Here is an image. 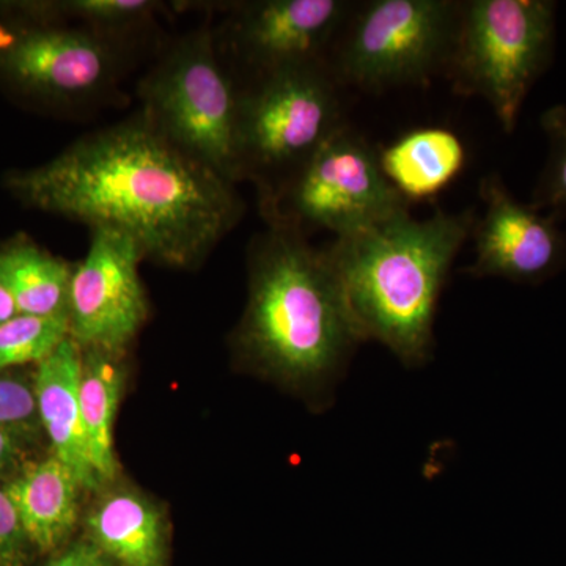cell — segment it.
I'll return each instance as SVG.
<instances>
[{
	"mask_svg": "<svg viewBox=\"0 0 566 566\" xmlns=\"http://www.w3.org/2000/svg\"><path fill=\"white\" fill-rule=\"evenodd\" d=\"M24 203L132 238L144 260L191 271L245 212L237 186L166 139L140 111L6 180Z\"/></svg>",
	"mask_w": 566,
	"mask_h": 566,
	"instance_id": "cell-1",
	"label": "cell"
},
{
	"mask_svg": "<svg viewBox=\"0 0 566 566\" xmlns=\"http://www.w3.org/2000/svg\"><path fill=\"white\" fill-rule=\"evenodd\" d=\"M249 294L234 348L279 385L329 400L364 344L324 249L268 227L249 244Z\"/></svg>",
	"mask_w": 566,
	"mask_h": 566,
	"instance_id": "cell-2",
	"label": "cell"
},
{
	"mask_svg": "<svg viewBox=\"0 0 566 566\" xmlns=\"http://www.w3.org/2000/svg\"><path fill=\"white\" fill-rule=\"evenodd\" d=\"M475 211L409 210L324 248L363 342H378L405 367L433 359L434 322L452 264Z\"/></svg>",
	"mask_w": 566,
	"mask_h": 566,
	"instance_id": "cell-3",
	"label": "cell"
},
{
	"mask_svg": "<svg viewBox=\"0 0 566 566\" xmlns=\"http://www.w3.org/2000/svg\"><path fill=\"white\" fill-rule=\"evenodd\" d=\"M139 111L186 155L238 186L240 85L223 65L210 22L172 41L136 88Z\"/></svg>",
	"mask_w": 566,
	"mask_h": 566,
	"instance_id": "cell-4",
	"label": "cell"
},
{
	"mask_svg": "<svg viewBox=\"0 0 566 566\" xmlns=\"http://www.w3.org/2000/svg\"><path fill=\"white\" fill-rule=\"evenodd\" d=\"M556 11L551 0L460 2L444 74L460 95L485 99L506 134L554 61Z\"/></svg>",
	"mask_w": 566,
	"mask_h": 566,
	"instance_id": "cell-5",
	"label": "cell"
},
{
	"mask_svg": "<svg viewBox=\"0 0 566 566\" xmlns=\"http://www.w3.org/2000/svg\"><path fill=\"white\" fill-rule=\"evenodd\" d=\"M329 63L268 74L240 87L241 182L263 199L345 125Z\"/></svg>",
	"mask_w": 566,
	"mask_h": 566,
	"instance_id": "cell-6",
	"label": "cell"
},
{
	"mask_svg": "<svg viewBox=\"0 0 566 566\" xmlns=\"http://www.w3.org/2000/svg\"><path fill=\"white\" fill-rule=\"evenodd\" d=\"M259 210L273 229L344 238L409 210V203L387 181L378 150L346 122L289 180L259 199Z\"/></svg>",
	"mask_w": 566,
	"mask_h": 566,
	"instance_id": "cell-7",
	"label": "cell"
},
{
	"mask_svg": "<svg viewBox=\"0 0 566 566\" xmlns=\"http://www.w3.org/2000/svg\"><path fill=\"white\" fill-rule=\"evenodd\" d=\"M460 2L371 0L354 7L331 52L340 85L385 92L428 85L444 73L455 39Z\"/></svg>",
	"mask_w": 566,
	"mask_h": 566,
	"instance_id": "cell-8",
	"label": "cell"
},
{
	"mask_svg": "<svg viewBox=\"0 0 566 566\" xmlns=\"http://www.w3.org/2000/svg\"><path fill=\"white\" fill-rule=\"evenodd\" d=\"M0 29V76L14 87L65 106H99L117 93L132 48L77 25L20 17Z\"/></svg>",
	"mask_w": 566,
	"mask_h": 566,
	"instance_id": "cell-9",
	"label": "cell"
},
{
	"mask_svg": "<svg viewBox=\"0 0 566 566\" xmlns=\"http://www.w3.org/2000/svg\"><path fill=\"white\" fill-rule=\"evenodd\" d=\"M356 3L346 0H248L223 3L212 28L216 48L237 84L296 66L329 63Z\"/></svg>",
	"mask_w": 566,
	"mask_h": 566,
	"instance_id": "cell-10",
	"label": "cell"
},
{
	"mask_svg": "<svg viewBox=\"0 0 566 566\" xmlns=\"http://www.w3.org/2000/svg\"><path fill=\"white\" fill-rule=\"evenodd\" d=\"M91 245L74 264L69 294L71 340L81 352L126 354L150 314L140 249L114 230H91Z\"/></svg>",
	"mask_w": 566,
	"mask_h": 566,
	"instance_id": "cell-11",
	"label": "cell"
},
{
	"mask_svg": "<svg viewBox=\"0 0 566 566\" xmlns=\"http://www.w3.org/2000/svg\"><path fill=\"white\" fill-rule=\"evenodd\" d=\"M480 197L485 211L475 218V256L465 274L539 285L566 268V232L557 221L520 202L495 174L480 182Z\"/></svg>",
	"mask_w": 566,
	"mask_h": 566,
	"instance_id": "cell-12",
	"label": "cell"
},
{
	"mask_svg": "<svg viewBox=\"0 0 566 566\" xmlns=\"http://www.w3.org/2000/svg\"><path fill=\"white\" fill-rule=\"evenodd\" d=\"M81 368V348L69 337L39 364L33 390L40 424L50 438L52 455L69 465L82 490H98L103 485L93 468L82 423Z\"/></svg>",
	"mask_w": 566,
	"mask_h": 566,
	"instance_id": "cell-13",
	"label": "cell"
},
{
	"mask_svg": "<svg viewBox=\"0 0 566 566\" xmlns=\"http://www.w3.org/2000/svg\"><path fill=\"white\" fill-rule=\"evenodd\" d=\"M80 480L54 455L22 465L3 488L31 545L43 553L61 546L80 515Z\"/></svg>",
	"mask_w": 566,
	"mask_h": 566,
	"instance_id": "cell-14",
	"label": "cell"
},
{
	"mask_svg": "<svg viewBox=\"0 0 566 566\" xmlns=\"http://www.w3.org/2000/svg\"><path fill=\"white\" fill-rule=\"evenodd\" d=\"M91 542L122 566H166V524L161 510L132 488H117L87 516Z\"/></svg>",
	"mask_w": 566,
	"mask_h": 566,
	"instance_id": "cell-15",
	"label": "cell"
},
{
	"mask_svg": "<svg viewBox=\"0 0 566 566\" xmlns=\"http://www.w3.org/2000/svg\"><path fill=\"white\" fill-rule=\"evenodd\" d=\"M378 159L387 181L406 202H424L463 172L468 150L452 129L427 126L405 133L381 148Z\"/></svg>",
	"mask_w": 566,
	"mask_h": 566,
	"instance_id": "cell-16",
	"label": "cell"
},
{
	"mask_svg": "<svg viewBox=\"0 0 566 566\" xmlns=\"http://www.w3.org/2000/svg\"><path fill=\"white\" fill-rule=\"evenodd\" d=\"M74 264L25 237L0 245V286L13 297L18 314L69 315Z\"/></svg>",
	"mask_w": 566,
	"mask_h": 566,
	"instance_id": "cell-17",
	"label": "cell"
},
{
	"mask_svg": "<svg viewBox=\"0 0 566 566\" xmlns=\"http://www.w3.org/2000/svg\"><path fill=\"white\" fill-rule=\"evenodd\" d=\"M125 354L82 352L80 400L88 453L102 485L118 471L114 423L125 385Z\"/></svg>",
	"mask_w": 566,
	"mask_h": 566,
	"instance_id": "cell-18",
	"label": "cell"
},
{
	"mask_svg": "<svg viewBox=\"0 0 566 566\" xmlns=\"http://www.w3.org/2000/svg\"><path fill=\"white\" fill-rule=\"evenodd\" d=\"M14 10L29 20L77 25L133 44L137 33L150 29L167 6L153 0H65L22 3Z\"/></svg>",
	"mask_w": 566,
	"mask_h": 566,
	"instance_id": "cell-19",
	"label": "cell"
},
{
	"mask_svg": "<svg viewBox=\"0 0 566 566\" xmlns=\"http://www.w3.org/2000/svg\"><path fill=\"white\" fill-rule=\"evenodd\" d=\"M70 335L69 315H17L0 326V374L43 363Z\"/></svg>",
	"mask_w": 566,
	"mask_h": 566,
	"instance_id": "cell-20",
	"label": "cell"
},
{
	"mask_svg": "<svg viewBox=\"0 0 566 566\" xmlns=\"http://www.w3.org/2000/svg\"><path fill=\"white\" fill-rule=\"evenodd\" d=\"M549 140L547 161L532 192L531 205L554 221L566 218V107L553 106L542 117Z\"/></svg>",
	"mask_w": 566,
	"mask_h": 566,
	"instance_id": "cell-21",
	"label": "cell"
},
{
	"mask_svg": "<svg viewBox=\"0 0 566 566\" xmlns=\"http://www.w3.org/2000/svg\"><path fill=\"white\" fill-rule=\"evenodd\" d=\"M41 427L33 382L0 374V428L24 436Z\"/></svg>",
	"mask_w": 566,
	"mask_h": 566,
	"instance_id": "cell-22",
	"label": "cell"
},
{
	"mask_svg": "<svg viewBox=\"0 0 566 566\" xmlns=\"http://www.w3.org/2000/svg\"><path fill=\"white\" fill-rule=\"evenodd\" d=\"M28 536L21 526L17 510L0 490V566H24L28 562Z\"/></svg>",
	"mask_w": 566,
	"mask_h": 566,
	"instance_id": "cell-23",
	"label": "cell"
},
{
	"mask_svg": "<svg viewBox=\"0 0 566 566\" xmlns=\"http://www.w3.org/2000/svg\"><path fill=\"white\" fill-rule=\"evenodd\" d=\"M48 566H111V560L92 542L69 547Z\"/></svg>",
	"mask_w": 566,
	"mask_h": 566,
	"instance_id": "cell-24",
	"label": "cell"
},
{
	"mask_svg": "<svg viewBox=\"0 0 566 566\" xmlns=\"http://www.w3.org/2000/svg\"><path fill=\"white\" fill-rule=\"evenodd\" d=\"M21 434L0 428V474L13 468L21 457Z\"/></svg>",
	"mask_w": 566,
	"mask_h": 566,
	"instance_id": "cell-25",
	"label": "cell"
},
{
	"mask_svg": "<svg viewBox=\"0 0 566 566\" xmlns=\"http://www.w3.org/2000/svg\"><path fill=\"white\" fill-rule=\"evenodd\" d=\"M17 315L20 314H18L13 297L0 286V326H2L3 323L10 322V319L14 318Z\"/></svg>",
	"mask_w": 566,
	"mask_h": 566,
	"instance_id": "cell-26",
	"label": "cell"
}]
</instances>
